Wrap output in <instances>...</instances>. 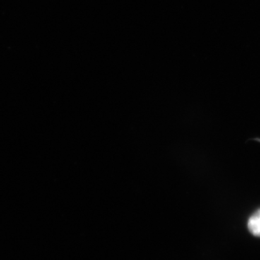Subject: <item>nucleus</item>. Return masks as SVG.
<instances>
[{
	"mask_svg": "<svg viewBox=\"0 0 260 260\" xmlns=\"http://www.w3.org/2000/svg\"><path fill=\"white\" fill-rule=\"evenodd\" d=\"M248 229L253 235L260 237V209L256 210L249 218Z\"/></svg>",
	"mask_w": 260,
	"mask_h": 260,
	"instance_id": "nucleus-1",
	"label": "nucleus"
}]
</instances>
